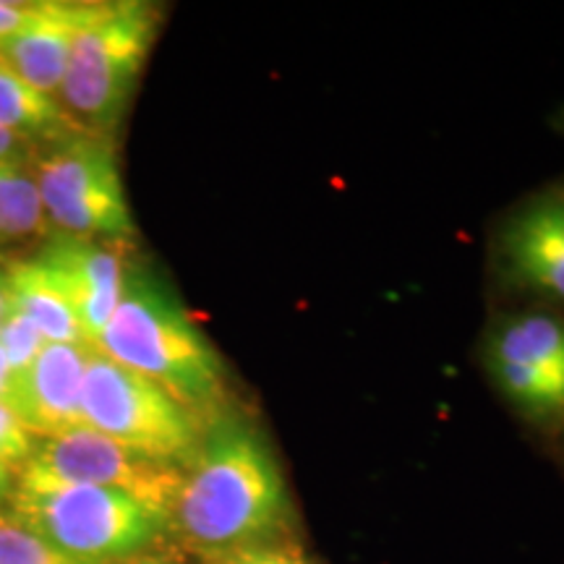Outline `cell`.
Segmentation results:
<instances>
[{
    "mask_svg": "<svg viewBox=\"0 0 564 564\" xmlns=\"http://www.w3.org/2000/svg\"><path fill=\"white\" fill-rule=\"evenodd\" d=\"M293 520L285 478L259 429L215 415L181 468L167 525L209 556L282 541Z\"/></svg>",
    "mask_w": 564,
    "mask_h": 564,
    "instance_id": "6da1fadb",
    "label": "cell"
},
{
    "mask_svg": "<svg viewBox=\"0 0 564 564\" xmlns=\"http://www.w3.org/2000/svg\"><path fill=\"white\" fill-rule=\"evenodd\" d=\"M95 348L160 384L196 419H215L225 392L220 356L171 288L152 272H126L121 301Z\"/></svg>",
    "mask_w": 564,
    "mask_h": 564,
    "instance_id": "7a4b0ae2",
    "label": "cell"
},
{
    "mask_svg": "<svg viewBox=\"0 0 564 564\" xmlns=\"http://www.w3.org/2000/svg\"><path fill=\"white\" fill-rule=\"evenodd\" d=\"M11 514L42 541L87 564L131 560L158 541L167 520L131 494L19 476Z\"/></svg>",
    "mask_w": 564,
    "mask_h": 564,
    "instance_id": "3957f363",
    "label": "cell"
},
{
    "mask_svg": "<svg viewBox=\"0 0 564 564\" xmlns=\"http://www.w3.org/2000/svg\"><path fill=\"white\" fill-rule=\"evenodd\" d=\"M160 30V11L141 0L91 3L76 32L58 100L91 137H108L123 121Z\"/></svg>",
    "mask_w": 564,
    "mask_h": 564,
    "instance_id": "277c9868",
    "label": "cell"
},
{
    "mask_svg": "<svg viewBox=\"0 0 564 564\" xmlns=\"http://www.w3.org/2000/svg\"><path fill=\"white\" fill-rule=\"evenodd\" d=\"M82 415L97 434L178 468L194 455L207 426L171 392L97 348L89 350L84 373Z\"/></svg>",
    "mask_w": 564,
    "mask_h": 564,
    "instance_id": "5b68a950",
    "label": "cell"
},
{
    "mask_svg": "<svg viewBox=\"0 0 564 564\" xmlns=\"http://www.w3.org/2000/svg\"><path fill=\"white\" fill-rule=\"evenodd\" d=\"M32 175L53 232L123 243L137 230L108 137L74 133L55 141L34 160Z\"/></svg>",
    "mask_w": 564,
    "mask_h": 564,
    "instance_id": "8992f818",
    "label": "cell"
},
{
    "mask_svg": "<svg viewBox=\"0 0 564 564\" xmlns=\"http://www.w3.org/2000/svg\"><path fill=\"white\" fill-rule=\"evenodd\" d=\"M19 476L102 486V489L131 494L165 520L171 518L175 491L181 484L178 465L133 453L89 426L53 436V440H40L30 460L21 465Z\"/></svg>",
    "mask_w": 564,
    "mask_h": 564,
    "instance_id": "52a82bcc",
    "label": "cell"
},
{
    "mask_svg": "<svg viewBox=\"0 0 564 564\" xmlns=\"http://www.w3.org/2000/svg\"><path fill=\"white\" fill-rule=\"evenodd\" d=\"M486 369L505 398L533 421L564 413V319L507 316L486 337Z\"/></svg>",
    "mask_w": 564,
    "mask_h": 564,
    "instance_id": "ba28073f",
    "label": "cell"
},
{
    "mask_svg": "<svg viewBox=\"0 0 564 564\" xmlns=\"http://www.w3.org/2000/svg\"><path fill=\"white\" fill-rule=\"evenodd\" d=\"M66 293L82 333L95 348L121 301L126 264L112 241H91L51 232L47 243L34 253Z\"/></svg>",
    "mask_w": 564,
    "mask_h": 564,
    "instance_id": "9c48e42d",
    "label": "cell"
},
{
    "mask_svg": "<svg viewBox=\"0 0 564 564\" xmlns=\"http://www.w3.org/2000/svg\"><path fill=\"white\" fill-rule=\"evenodd\" d=\"M91 345L47 343L30 371L13 384L9 405L37 440L87 426L82 415L84 373Z\"/></svg>",
    "mask_w": 564,
    "mask_h": 564,
    "instance_id": "30bf717a",
    "label": "cell"
},
{
    "mask_svg": "<svg viewBox=\"0 0 564 564\" xmlns=\"http://www.w3.org/2000/svg\"><path fill=\"white\" fill-rule=\"evenodd\" d=\"M499 249L518 285L564 301V199L528 204L505 228Z\"/></svg>",
    "mask_w": 564,
    "mask_h": 564,
    "instance_id": "8fae6325",
    "label": "cell"
},
{
    "mask_svg": "<svg viewBox=\"0 0 564 564\" xmlns=\"http://www.w3.org/2000/svg\"><path fill=\"white\" fill-rule=\"evenodd\" d=\"M89 11L91 3L45 0L40 17L0 45V63L32 87L58 97L76 32Z\"/></svg>",
    "mask_w": 564,
    "mask_h": 564,
    "instance_id": "7c38bea8",
    "label": "cell"
},
{
    "mask_svg": "<svg viewBox=\"0 0 564 564\" xmlns=\"http://www.w3.org/2000/svg\"><path fill=\"white\" fill-rule=\"evenodd\" d=\"M6 278H9V306L24 314L47 343L89 345L58 280L37 257L9 264Z\"/></svg>",
    "mask_w": 564,
    "mask_h": 564,
    "instance_id": "4fadbf2b",
    "label": "cell"
},
{
    "mask_svg": "<svg viewBox=\"0 0 564 564\" xmlns=\"http://www.w3.org/2000/svg\"><path fill=\"white\" fill-rule=\"evenodd\" d=\"M0 129L21 141H63L84 133L58 97L45 95L0 63Z\"/></svg>",
    "mask_w": 564,
    "mask_h": 564,
    "instance_id": "5bb4252c",
    "label": "cell"
},
{
    "mask_svg": "<svg viewBox=\"0 0 564 564\" xmlns=\"http://www.w3.org/2000/svg\"><path fill=\"white\" fill-rule=\"evenodd\" d=\"M37 183L26 165L0 160V238L51 236Z\"/></svg>",
    "mask_w": 564,
    "mask_h": 564,
    "instance_id": "9a60e30c",
    "label": "cell"
},
{
    "mask_svg": "<svg viewBox=\"0 0 564 564\" xmlns=\"http://www.w3.org/2000/svg\"><path fill=\"white\" fill-rule=\"evenodd\" d=\"M0 564H87L42 541L13 514L0 512Z\"/></svg>",
    "mask_w": 564,
    "mask_h": 564,
    "instance_id": "2e32d148",
    "label": "cell"
},
{
    "mask_svg": "<svg viewBox=\"0 0 564 564\" xmlns=\"http://www.w3.org/2000/svg\"><path fill=\"white\" fill-rule=\"evenodd\" d=\"M45 345L47 340L42 337L40 329L24 314L9 306V312L0 319V350H3L11 369V390L30 371V366L37 361Z\"/></svg>",
    "mask_w": 564,
    "mask_h": 564,
    "instance_id": "e0dca14e",
    "label": "cell"
},
{
    "mask_svg": "<svg viewBox=\"0 0 564 564\" xmlns=\"http://www.w3.org/2000/svg\"><path fill=\"white\" fill-rule=\"evenodd\" d=\"M37 442L40 440L19 419V413L0 400V463L11 465V468L24 465L37 449Z\"/></svg>",
    "mask_w": 564,
    "mask_h": 564,
    "instance_id": "ac0fdd59",
    "label": "cell"
},
{
    "mask_svg": "<svg viewBox=\"0 0 564 564\" xmlns=\"http://www.w3.org/2000/svg\"><path fill=\"white\" fill-rule=\"evenodd\" d=\"M228 564H312L299 546L288 541H272V544L243 549V552L220 554Z\"/></svg>",
    "mask_w": 564,
    "mask_h": 564,
    "instance_id": "d6986e66",
    "label": "cell"
},
{
    "mask_svg": "<svg viewBox=\"0 0 564 564\" xmlns=\"http://www.w3.org/2000/svg\"><path fill=\"white\" fill-rule=\"evenodd\" d=\"M42 6H45V0H34V3H26V0H0V45L24 30L26 24H32L40 17Z\"/></svg>",
    "mask_w": 564,
    "mask_h": 564,
    "instance_id": "ffe728a7",
    "label": "cell"
},
{
    "mask_svg": "<svg viewBox=\"0 0 564 564\" xmlns=\"http://www.w3.org/2000/svg\"><path fill=\"white\" fill-rule=\"evenodd\" d=\"M24 154H26V141H21L13 137V133L0 129V160L21 162L19 158H24Z\"/></svg>",
    "mask_w": 564,
    "mask_h": 564,
    "instance_id": "44dd1931",
    "label": "cell"
},
{
    "mask_svg": "<svg viewBox=\"0 0 564 564\" xmlns=\"http://www.w3.org/2000/svg\"><path fill=\"white\" fill-rule=\"evenodd\" d=\"M9 398H11V369H9V361H6L3 350H0V400L9 403Z\"/></svg>",
    "mask_w": 564,
    "mask_h": 564,
    "instance_id": "7402d4cb",
    "label": "cell"
},
{
    "mask_svg": "<svg viewBox=\"0 0 564 564\" xmlns=\"http://www.w3.org/2000/svg\"><path fill=\"white\" fill-rule=\"evenodd\" d=\"M13 470L17 468H11V465H3L0 463V499H6V497H11V491H13Z\"/></svg>",
    "mask_w": 564,
    "mask_h": 564,
    "instance_id": "603a6c76",
    "label": "cell"
},
{
    "mask_svg": "<svg viewBox=\"0 0 564 564\" xmlns=\"http://www.w3.org/2000/svg\"><path fill=\"white\" fill-rule=\"evenodd\" d=\"M9 312V278H6V267H0V319Z\"/></svg>",
    "mask_w": 564,
    "mask_h": 564,
    "instance_id": "cb8c5ba5",
    "label": "cell"
},
{
    "mask_svg": "<svg viewBox=\"0 0 564 564\" xmlns=\"http://www.w3.org/2000/svg\"><path fill=\"white\" fill-rule=\"evenodd\" d=\"M212 564H228L223 560V556H212Z\"/></svg>",
    "mask_w": 564,
    "mask_h": 564,
    "instance_id": "d4e9b609",
    "label": "cell"
}]
</instances>
